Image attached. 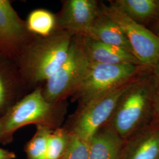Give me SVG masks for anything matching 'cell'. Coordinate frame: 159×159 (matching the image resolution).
I'll list each match as a JSON object with an SVG mask.
<instances>
[{
  "label": "cell",
  "instance_id": "obj_11",
  "mask_svg": "<svg viewBox=\"0 0 159 159\" xmlns=\"http://www.w3.org/2000/svg\"><path fill=\"white\" fill-rule=\"evenodd\" d=\"M80 39L83 50L90 63L141 64L134 55L119 47L103 43L87 36H80Z\"/></svg>",
  "mask_w": 159,
  "mask_h": 159
},
{
  "label": "cell",
  "instance_id": "obj_12",
  "mask_svg": "<svg viewBox=\"0 0 159 159\" xmlns=\"http://www.w3.org/2000/svg\"><path fill=\"white\" fill-rule=\"evenodd\" d=\"M125 143L110 125L105 124L89 142V159H122Z\"/></svg>",
  "mask_w": 159,
  "mask_h": 159
},
{
  "label": "cell",
  "instance_id": "obj_25",
  "mask_svg": "<svg viewBox=\"0 0 159 159\" xmlns=\"http://www.w3.org/2000/svg\"></svg>",
  "mask_w": 159,
  "mask_h": 159
},
{
  "label": "cell",
  "instance_id": "obj_16",
  "mask_svg": "<svg viewBox=\"0 0 159 159\" xmlns=\"http://www.w3.org/2000/svg\"><path fill=\"white\" fill-rule=\"evenodd\" d=\"M25 22L29 33L35 36H48L57 30L56 14L46 9L30 12Z\"/></svg>",
  "mask_w": 159,
  "mask_h": 159
},
{
  "label": "cell",
  "instance_id": "obj_15",
  "mask_svg": "<svg viewBox=\"0 0 159 159\" xmlns=\"http://www.w3.org/2000/svg\"><path fill=\"white\" fill-rule=\"evenodd\" d=\"M111 4L127 16L143 25L159 19V0H116Z\"/></svg>",
  "mask_w": 159,
  "mask_h": 159
},
{
  "label": "cell",
  "instance_id": "obj_6",
  "mask_svg": "<svg viewBox=\"0 0 159 159\" xmlns=\"http://www.w3.org/2000/svg\"><path fill=\"white\" fill-rule=\"evenodd\" d=\"M89 66L80 36L74 35L65 61L42 87L43 94L46 100L57 103L71 97L84 77Z\"/></svg>",
  "mask_w": 159,
  "mask_h": 159
},
{
  "label": "cell",
  "instance_id": "obj_19",
  "mask_svg": "<svg viewBox=\"0 0 159 159\" xmlns=\"http://www.w3.org/2000/svg\"><path fill=\"white\" fill-rule=\"evenodd\" d=\"M89 143L70 133L68 146L60 159H89Z\"/></svg>",
  "mask_w": 159,
  "mask_h": 159
},
{
  "label": "cell",
  "instance_id": "obj_3",
  "mask_svg": "<svg viewBox=\"0 0 159 159\" xmlns=\"http://www.w3.org/2000/svg\"><path fill=\"white\" fill-rule=\"evenodd\" d=\"M150 73L140 76L122 96L106 123L125 142L153 119L155 91Z\"/></svg>",
  "mask_w": 159,
  "mask_h": 159
},
{
  "label": "cell",
  "instance_id": "obj_9",
  "mask_svg": "<svg viewBox=\"0 0 159 159\" xmlns=\"http://www.w3.org/2000/svg\"><path fill=\"white\" fill-rule=\"evenodd\" d=\"M61 9L56 14L57 30L73 35L84 36L100 13L96 0H65Z\"/></svg>",
  "mask_w": 159,
  "mask_h": 159
},
{
  "label": "cell",
  "instance_id": "obj_2",
  "mask_svg": "<svg viewBox=\"0 0 159 159\" xmlns=\"http://www.w3.org/2000/svg\"><path fill=\"white\" fill-rule=\"evenodd\" d=\"M66 101L51 103L46 100L39 87L17 101L1 117L0 142L12 140L14 133L29 125H45L54 130L60 127L67 111Z\"/></svg>",
  "mask_w": 159,
  "mask_h": 159
},
{
  "label": "cell",
  "instance_id": "obj_10",
  "mask_svg": "<svg viewBox=\"0 0 159 159\" xmlns=\"http://www.w3.org/2000/svg\"><path fill=\"white\" fill-rule=\"evenodd\" d=\"M159 121L153 119L127 139L122 159H158Z\"/></svg>",
  "mask_w": 159,
  "mask_h": 159
},
{
  "label": "cell",
  "instance_id": "obj_13",
  "mask_svg": "<svg viewBox=\"0 0 159 159\" xmlns=\"http://www.w3.org/2000/svg\"><path fill=\"white\" fill-rule=\"evenodd\" d=\"M84 36L119 47L133 55L130 44L125 33L117 23L102 13L101 10Z\"/></svg>",
  "mask_w": 159,
  "mask_h": 159
},
{
  "label": "cell",
  "instance_id": "obj_14",
  "mask_svg": "<svg viewBox=\"0 0 159 159\" xmlns=\"http://www.w3.org/2000/svg\"><path fill=\"white\" fill-rule=\"evenodd\" d=\"M24 83L16 64L0 56V113L16 102Z\"/></svg>",
  "mask_w": 159,
  "mask_h": 159
},
{
  "label": "cell",
  "instance_id": "obj_7",
  "mask_svg": "<svg viewBox=\"0 0 159 159\" xmlns=\"http://www.w3.org/2000/svg\"><path fill=\"white\" fill-rule=\"evenodd\" d=\"M101 12L117 24L125 33L133 55L142 66L152 68L159 60V36L132 20L110 3H100Z\"/></svg>",
  "mask_w": 159,
  "mask_h": 159
},
{
  "label": "cell",
  "instance_id": "obj_20",
  "mask_svg": "<svg viewBox=\"0 0 159 159\" xmlns=\"http://www.w3.org/2000/svg\"><path fill=\"white\" fill-rule=\"evenodd\" d=\"M150 74L155 93L159 94V60L152 68Z\"/></svg>",
  "mask_w": 159,
  "mask_h": 159
},
{
  "label": "cell",
  "instance_id": "obj_18",
  "mask_svg": "<svg viewBox=\"0 0 159 159\" xmlns=\"http://www.w3.org/2000/svg\"><path fill=\"white\" fill-rule=\"evenodd\" d=\"M70 136L65 127L53 130L48 139L46 159H61L68 146Z\"/></svg>",
  "mask_w": 159,
  "mask_h": 159
},
{
  "label": "cell",
  "instance_id": "obj_23",
  "mask_svg": "<svg viewBox=\"0 0 159 159\" xmlns=\"http://www.w3.org/2000/svg\"><path fill=\"white\" fill-rule=\"evenodd\" d=\"M152 28L154 33L159 36V19L154 22Z\"/></svg>",
  "mask_w": 159,
  "mask_h": 159
},
{
  "label": "cell",
  "instance_id": "obj_22",
  "mask_svg": "<svg viewBox=\"0 0 159 159\" xmlns=\"http://www.w3.org/2000/svg\"><path fill=\"white\" fill-rule=\"evenodd\" d=\"M15 157L14 152L0 148V159H14Z\"/></svg>",
  "mask_w": 159,
  "mask_h": 159
},
{
  "label": "cell",
  "instance_id": "obj_17",
  "mask_svg": "<svg viewBox=\"0 0 159 159\" xmlns=\"http://www.w3.org/2000/svg\"><path fill=\"white\" fill-rule=\"evenodd\" d=\"M36 127V132L27 143L25 151L28 159H46L48 139L53 130L45 125Z\"/></svg>",
  "mask_w": 159,
  "mask_h": 159
},
{
  "label": "cell",
  "instance_id": "obj_24",
  "mask_svg": "<svg viewBox=\"0 0 159 159\" xmlns=\"http://www.w3.org/2000/svg\"><path fill=\"white\" fill-rule=\"evenodd\" d=\"M1 121H0V136H1Z\"/></svg>",
  "mask_w": 159,
  "mask_h": 159
},
{
  "label": "cell",
  "instance_id": "obj_4",
  "mask_svg": "<svg viewBox=\"0 0 159 159\" xmlns=\"http://www.w3.org/2000/svg\"><path fill=\"white\" fill-rule=\"evenodd\" d=\"M152 68L141 64H100L90 63L84 77L74 94L72 101L79 105L111 91L143 74Z\"/></svg>",
  "mask_w": 159,
  "mask_h": 159
},
{
  "label": "cell",
  "instance_id": "obj_8",
  "mask_svg": "<svg viewBox=\"0 0 159 159\" xmlns=\"http://www.w3.org/2000/svg\"><path fill=\"white\" fill-rule=\"evenodd\" d=\"M34 35L8 0H0V56L16 63Z\"/></svg>",
  "mask_w": 159,
  "mask_h": 159
},
{
  "label": "cell",
  "instance_id": "obj_5",
  "mask_svg": "<svg viewBox=\"0 0 159 159\" xmlns=\"http://www.w3.org/2000/svg\"><path fill=\"white\" fill-rule=\"evenodd\" d=\"M140 76L79 105L64 127L89 143L97 131L108 121L121 97Z\"/></svg>",
  "mask_w": 159,
  "mask_h": 159
},
{
  "label": "cell",
  "instance_id": "obj_21",
  "mask_svg": "<svg viewBox=\"0 0 159 159\" xmlns=\"http://www.w3.org/2000/svg\"><path fill=\"white\" fill-rule=\"evenodd\" d=\"M153 119L159 121V94L156 93L153 98Z\"/></svg>",
  "mask_w": 159,
  "mask_h": 159
},
{
  "label": "cell",
  "instance_id": "obj_1",
  "mask_svg": "<svg viewBox=\"0 0 159 159\" xmlns=\"http://www.w3.org/2000/svg\"><path fill=\"white\" fill-rule=\"evenodd\" d=\"M74 35L57 30L46 37L34 35L15 63L24 83H45L65 61Z\"/></svg>",
  "mask_w": 159,
  "mask_h": 159
}]
</instances>
